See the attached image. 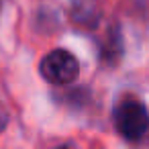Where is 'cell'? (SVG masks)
<instances>
[{"label": "cell", "mask_w": 149, "mask_h": 149, "mask_svg": "<svg viewBox=\"0 0 149 149\" xmlns=\"http://www.w3.org/2000/svg\"><path fill=\"white\" fill-rule=\"evenodd\" d=\"M6 120H8V118H6V112H4V108H2V106H0V133L4 131V127H6Z\"/></svg>", "instance_id": "obj_4"}, {"label": "cell", "mask_w": 149, "mask_h": 149, "mask_svg": "<svg viewBox=\"0 0 149 149\" xmlns=\"http://www.w3.org/2000/svg\"><path fill=\"white\" fill-rule=\"evenodd\" d=\"M41 76L53 86H68L80 76V61L65 49H53L41 59Z\"/></svg>", "instance_id": "obj_2"}, {"label": "cell", "mask_w": 149, "mask_h": 149, "mask_svg": "<svg viewBox=\"0 0 149 149\" xmlns=\"http://www.w3.org/2000/svg\"><path fill=\"white\" fill-rule=\"evenodd\" d=\"M53 149H72L70 145H57V147H53Z\"/></svg>", "instance_id": "obj_5"}, {"label": "cell", "mask_w": 149, "mask_h": 149, "mask_svg": "<svg viewBox=\"0 0 149 149\" xmlns=\"http://www.w3.org/2000/svg\"><path fill=\"white\" fill-rule=\"evenodd\" d=\"M116 133L127 141H137L149 131V110L137 98H123L112 112Z\"/></svg>", "instance_id": "obj_1"}, {"label": "cell", "mask_w": 149, "mask_h": 149, "mask_svg": "<svg viewBox=\"0 0 149 149\" xmlns=\"http://www.w3.org/2000/svg\"><path fill=\"white\" fill-rule=\"evenodd\" d=\"M120 53H123V47H120V31H116V27H112L106 37H104V43L100 45V59H104L106 63H116L120 59Z\"/></svg>", "instance_id": "obj_3"}]
</instances>
